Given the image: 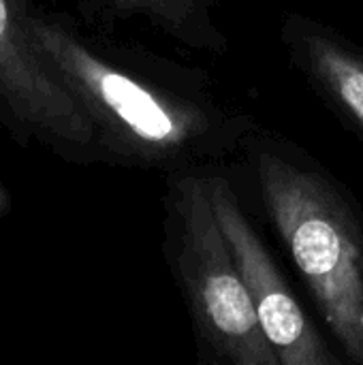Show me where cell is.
<instances>
[{"label": "cell", "instance_id": "6da1fadb", "mask_svg": "<svg viewBox=\"0 0 363 365\" xmlns=\"http://www.w3.org/2000/svg\"><path fill=\"white\" fill-rule=\"evenodd\" d=\"M30 30L88 115L101 163L165 175L214 169L259 130L205 77L90 32L68 13L34 4Z\"/></svg>", "mask_w": 363, "mask_h": 365}, {"label": "cell", "instance_id": "7a4b0ae2", "mask_svg": "<svg viewBox=\"0 0 363 365\" xmlns=\"http://www.w3.org/2000/svg\"><path fill=\"white\" fill-rule=\"evenodd\" d=\"M265 216L329 334L363 365V218L344 188L295 143L257 130L246 148Z\"/></svg>", "mask_w": 363, "mask_h": 365}, {"label": "cell", "instance_id": "3957f363", "mask_svg": "<svg viewBox=\"0 0 363 365\" xmlns=\"http://www.w3.org/2000/svg\"><path fill=\"white\" fill-rule=\"evenodd\" d=\"M165 255L184 295L203 361L280 365L214 214L208 169L167 175Z\"/></svg>", "mask_w": 363, "mask_h": 365}, {"label": "cell", "instance_id": "277c9868", "mask_svg": "<svg viewBox=\"0 0 363 365\" xmlns=\"http://www.w3.org/2000/svg\"><path fill=\"white\" fill-rule=\"evenodd\" d=\"M32 0H0V128L66 163H101L94 128L34 43Z\"/></svg>", "mask_w": 363, "mask_h": 365}, {"label": "cell", "instance_id": "5b68a950", "mask_svg": "<svg viewBox=\"0 0 363 365\" xmlns=\"http://www.w3.org/2000/svg\"><path fill=\"white\" fill-rule=\"evenodd\" d=\"M208 188L218 225L240 267L257 321L280 365H340L342 357L325 342L270 248L248 218L240 195L220 167L208 169Z\"/></svg>", "mask_w": 363, "mask_h": 365}, {"label": "cell", "instance_id": "8992f818", "mask_svg": "<svg viewBox=\"0 0 363 365\" xmlns=\"http://www.w3.org/2000/svg\"><path fill=\"white\" fill-rule=\"evenodd\" d=\"M280 41L289 62L325 107L363 143V47L336 26L287 13Z\"/></svg>", "mask_w": 363, "mask_h": 365}, {"label": "cell", "instance_id": "52a82bcc", "mask_svg": "<svg viewBox=\"0 0 363 365\" xmlns=\"http://www.w3.org/2000/svg\"><path fill=\"white\" fill-rule=\"evenodd\" d=\"M86 6L116 17L135 19L173 43L201 51L223 56L229 38L223 30L218 6L220 0H81Z\"/></svg>", "mask_w": 363, "mask_h": 365}, {"label": "cell", "instance_id": "ba28073f", "mask_svg": "<svg viewBox=\"0 0 363 365\" xmlns=\"http://www.w3.org/2000/svg\"><path fill=\"white\" fill-rule=\"evenodd\" d=\"M11 205H13L11 190H9V188H6V184L0 180V218L9 216V212H11Z\"/></svg>", "mask_w": 363, "mask_h": 365}]
</instances>
